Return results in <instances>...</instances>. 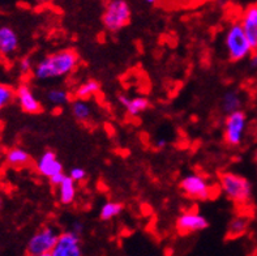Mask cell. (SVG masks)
Masks as SVG:
<instances>
[{
  "label": "cell",
  "instance_id": "6",
  "mask_svg": "<svg viewBox=\"0 0 257 256\" xmlns=\"http://www.w3.org/2000/svg\"><path fill=\"white\" fill-rule=\"evenodd\" d=\"M182 192L186 196L196 200H208L214 196L215 188L205 175L192 173L183 177L179 183Z\"/></svg>",
  "mask_w": 257,
  "mask_h": 256
},
{
  "label": "cell",
  "instance_id": "22",
  "mask_svg": "<svg viewBox=\"0 0 257 256\" xmlns=\"http://www.w3.org/2000/svg\"><path fill=\"white\" fill-rule=\"evenodd\" d=\"M150 107V102L148 98L145 97H135L131 98L130 104L125 107V111L130 117L136 118L140 117L141 114L145 113Z\"/></svg>",
  "mask_w": 257,
  "mask_h": 256
},
{
  "label": "cell",
  "instance_id": "21",
  "mask_svg": "<svg viewBox=\"0 0 257 256\" xmlns=\"http://www.w3.org/2000/svg\"><path fill=\"white\" fill-rule=\"evenodd\" d=\"M124 209V205L121 204L120 201H114L110 200L107 203H104L101 207V211H99V218L102 221H110L112 218L120 216L121 212Z\"/></svg>",
  "mask_w": 257,
  "mask_h": 256
},
{
  "label": "cell",
  "instance_id": "24",
  "mask_svg": "<svg viewBox=\"0 0 257 256\" xmlns=\"http://www.w3.org/2000/svg\"><path fill=\"white\" fill-rule=\"evenodd\" d=\"M19 69L23 75H28V73L33 72V69H34V63H33V60L29 56H25V58L20 60Z\"/></svg>",
  "mask_w": 257,
  "mask_h": 256
},
{
  "label": "cell",
  "instance_id": "20",
  "mask_svg": "<svg viewBox=\"0 0 257 256\" xmlns=\"http://www.w3.org/2000/svg\"><path fill=\"white\" fill-rule=\"evenodd\" d=\"M46 100L51 106L62 107L69 102V93L63 88H51L46 93Z\"/></svg>",
  "mask_w": 257,
  "mask_h": 256
},
{
  "label": "cell",
  "instance_id": "4",
  "mask_svg": "<svg viewBox=\"0 0 257 256\" xmlns=\"http://www.w3.org/2000/svg\"><path fill=\"white\" fill-rule=\"evenodd\" d=\"M132 11L125 0H108L102 15L104 29L110 33L120 32L131 23Z\"/></svg>",
  "mask_w": 257,
  "mask_h": 256
},
{
  "label": "cell",
  "instance_id": "16",
  "mask_svg": "<svg viewBox=\"0 0 257 256\" xmlns=\"http://www.w3.org/2000/svg\"><path fill=\"white\" fill-rule=\"evenodd\" d=\"M6 162L15 169H21L32 162V157L25 149L15 146L6 153Z\"/></svg>",
  "mask_w": 257,
  "mask_h": 256
},
{
  "label": "cell",
  "instance_id": "11",
  "mask_svg": "<svg viewBox=\"0 0 257 256\" xmlns=\"http://www.w3.org/2000/svg\"><path fill=\"white\" fill-rule=\"evenodd\" d=\"M16 101L20 109L26 114H38L42 111V105L34 94L30 85L20 84L16 89Z\"/></svg>",
  "mask_w": 257,
  "mask_h": 256
},
{
  "label": "cell",
  "instance_id": "23",
  "mask_svg": "<svg viewBox=\"0 0 257 256\" xmlns=\"http://www.w3.org/2000/svg\"><path fill=\"white\" fill-rule=\"evenodd\" d=\"M15 98H16V89H13L12 85L0 82V111L10 106Z\"/></svg>",
  "mask_w": 257,
  "mask_h": 256
},
{
  "label": "cell",
  "instance_id": "18",
  "mask_svg": "<svg viewBox=\"0 0 257 256\" xmlns=\"http://www.w3.org/2000/svg\"><path fill=\"white\" fill-rule=\"evenodd\" d=\"M71 113L77 122L80 123H88L93 115V107L89 104L88 100H78L73 101L71 105Z\"/></svg>",
  "mask_w": 257,
  "mask_h": 256
},
{
  "label": "cell",
  "instance_id": "17",
  "mask_svg": "<svg viewBox=\"0 0 257 256\" xmlns=\"http://www.w3.org/2000/svg\"><path fill=\"white\" fill-rule=\"evenodd\" d=\"M243 107V97L238 91L230 89L225 92L221 98V110L227 115L234 111L241 110Z\"/></svg>",
  "mask_w": 257,
  "mask_h": 256
},
{
  "label": "cell",
  "instance_id": "3",
  "mask_svg": "<svg viewBox=\"0 0 257 256\" xmlns=\"http://www.w3.org/2000/svg\"><path fill=\"white\" fill-rule=\"evenodd\" d=\"M225 49L231 62H241L249 58L253 49L248 41L240 20L230 24L225 33Z\"/></svg>",
  "mask_w": 257,
  "mask_h": 256
},
{
  "label": "cell",
  "instance_id": "10",
  "mask_svg": "<svg viewBox=\"0 0 257 256\" xmlns=\"http://www.w3.org/2000/svg\"><path fill=\"white\" fill-rule=\"evenodd\" d=\"M20 47L19 34L8 24H0V56L11 59L16 55Z\"/></svg>",
  "mask_w": 257,
  "mask_h": 256
},
{
  "label": "cell",
  "instance_id": "15",
  "mask_svg": "<svg viewBox=\"0 0 257 256\" xmlns=\"http://www.w3.org/2000/svg\"><path fill=\"white\" fill-rule=\"evenodd\" d=\"M55 188L58 191V199L60 204L71 205L75 201L77 188H76V182L69 175H65V178Z\"/></svg>",
  "mask_w": 257,
  "mask_h": 256
},
{
  "label": "cell",
  "instance_id": "19",
  "mask_svg": "<svg viewBox=\"0 0 257 256\" xmlns=\"http://www.w3.org/2000/svg\"><path fill=\"white\" fill-rule=\"evenodd\" d=\"M101 91V84L99 81L94 80V78H89L86 81L81 82L76 87L75 92V97L78 98V100H90L91 97H94L99 93Z\"/></svg>",
  "mask_w": 257,
  "mask_h": 256
},
{
  "label": "cell",
  "instance_id": "5",
  "mask_svg": "<svg viewBox=\"0 0 257 256\" xmlns=\"http://www.w3.org/2000/svg\"><path fill=\"white\" fill-rule=\"evenodd\" d=\"M59 231L55 226L47 225L39 229L26 243V253L30 256H51L58 242Z\"/></svg>",
  "mask_w": 257,
  "mask_h": 256
},
{
  "label": "cell",
  "instance_id": "13",
  "mask_svg": "<svg viewBox=\"0 0 257 256\" xmlns=\"http://www.w3.org/2000/svg\"><path fill=\"white\" fill-rule=\"evenodd\" d=\"M240 23L252 49L257 50V3L245 8L240 17Z\"/></svg>",
  "mask_w": 257,
  "mask_h": 256
},
{
  "label": "cell",
  "instance_id": "7",
  "mask_svg": "<svg viewBox=\"0 0 257 256\" xmlns=\"http://www.w3.org/2000/svg\"><path fill=\"white\" fill-rule=\"evenodd\" d=\"M247 131V114L243 110L234 111L226 115L223 140L228 146L236 148L241 145Z\"/></svg>",
  "mask_w": 257,
  "mask_h": 256
},
{
  "label": "cell",
  "instance_id": "30",
  "mask_svg": "<svg viewBox=\"0 0 257 256\" xmlns=\"http://www.w3.org/2000/svg\"><path fill=\"white\" fill-rule=\"evenodd\" d=\"M157 149H163V148H166L167 146V140L166 139H158L156 143Z\"/></svg>",
  "mask_w": 257,
  "mask_h": 256
},
{
  "label": "cell",
  "instance_id": "2",
  "mask_svg": "<svg viewBox=\"0 0 257 256\" xmlns=\"http://www.w3.org/2000/svg\"><path fill=\"white\" fill-rule=\"evenodd\" d=\"M218 185L222 194L232 204L245 207L251 203L253 190L251 182L243 175L232 172H223L218 177Z\"/></svg>",
  "mask_w": 257,
  "mask_h": 256
},
{
  "label": "cell",
  "instance_id": "33",
  "mask_svg": "<svg viewBox=\"0 0 257 256\" xmlns=\"http://www.w3.org/2000/svg\"><path fill=\"white\" fill-rule=\"evenodd\" d=\"M253 159H254V162L257 163V148H256V150H254V154H253Z\"/></svg>",
  "mask_w": 257,
  "mask_h": 256
},
{
  "label": "cell",
  "instance_id": "14",
  "mask_svg": "<svg viewBox=\"0 0 257 256\" xmlns=\"http://www.w3.org/2000/svg\"><path fill=\"white\" fill-rule=\"evenodd\" d=\"M251 217L245 213H238L231 218L227 226V238L228 239H236L243 237L249 229Z\"/></svg>",
  "mask_w": 257,
  "mask_h": 256
},
{
  "label": "cell",
  "instance_id": "9",
  "mask_svg": "<svg viewBox=\"0 0 257 256\" xmlns=\"http://www.w3.org/2000/svg\"><path fill=\"white\" fill-rule=\"evenodd\" d=\"M81 235L72 230L63 231L59 234L58 242L51 256H81Z\"/></svg>",
  "mask_w": 257,
  "mask_h": 256
},
{
  "label": "cell",
  "instance_id": "1",
  "mask_svg": "<svg viewBox=\"0 0 257 256\" xmlns=\"http://www.w3.org/2000/svg\"><path fill=\"white\" fill-rule=\"evenodd\" d=\"M78 63L80 58L75 50H59L38 60L34 64L33 76L39 81L64 77L76 71Z\"/></svg>",
  "mask_w": 257,
  "mask_h": 256
},
{
  "label": "cell",
  "instance_id": "29",
  "mask_svg": "<svg viewBox=\"0 0 257 256\" xmlns=\"http://www.w3.org/2000/svg\"><path fill=\"white\" fill-rule=\"evenodd\" d=\"M249 65L251 68L257 69V50H253V52L249 55Z\"/></svg>",
  "mask_w": 257,
  "mask_h": 256
},
{
  "label": "cell",
  "instance_id": "34",
  "mask_svg": "<svg viewBox=\"0 0 257 256\" xmlns=\"http://www.w3.org/2000/svg\"><path fill=\"white\" fill-rule=\"evenodd\" d=\"M2 205H3V199L0 196V209H2Z\"/></svg>",
  "mask_w": 257,
  "mask_h": 256
},
{
  "label": "cell",
  "instance_id": "28",
  "mask_svg": "<svg viewBox=\"0 0 257 256\" xmlns=\"http://www.w3.org/2000/svg\"><path fill=\"white\" fill-rule=\"evenodd\" d=\"M130 100L131 98L128 97L127 94H119V96H117V101H119V104H120L124 109H125L127 105L130 104Z\"/></svg>",
  "mask_w": 257,
  "mask_h": 256
},
{
  "label": "cell",
  "instance_id": "25",
  "mask_svg": "<svg viewBox=\"0 0 257 256\" xmlns=\"http://www.w3.org/2000/svg\"><path fill=\"white\" fill-rule=\"evenodd\" d=\"M68 175L77 183V182L84 181V179L88 177V173H86L85 169H82V167H73V169H71Z\"/></svg>",
  "mask_w": 257,
  "mask_h": 256
},
{
  "label": "cell",
  "instance_id": "32",
  "mask_svg": "<svg viewBox=\"0 0 257 256\" xmlns=\"http://www.w3.org/2000/svg\"><path fill=\"white\" fill-rule=\"evenodd\" d=\"M34 2H36V3H38V4H43V3H46L47 0H34Z\"/></svg>",
  "mask_w": 257,
  "mask_h": 256
},
{
  "label": "cell",
  "instance_id": "31",
  "mask_svg": "<svg viewBox=\"0 0 257 256\" xmlns=\"http://www.w3.org/2000/svg\"><path fill=\"white\" fill-rule=\"evenodd\" d=\"M145 2H147V3H149V4H154V3H157L158 0H145Z\"/></svg>",
  "mask_w": 257,
  "mask_h": 256
},
{
  "label": "cell",
  "instance_id": "8",
  "mask_svg": "<svg viewBox=\"0 0 257 256\" xmlns=\"http://www.w3.org/2000/svg\"><path fill=\"white\" fill-rule=\"evenodd\" d=\"M209 226V221L205 216L199 213L197 209H187L179 214L175 221L176 231L180 235H189V234L199 233L205 230Z\"/></svg>",
  "mask_w": 257,
  "mask_h": 256
},
{
  "label": "cell",
  "instance_id": "26",
  "mask_svg": "<svg viewBox=\"0 0 257 256\" xmlns=\"http://www.w3.org/2000/svg\"><path fill=\"white\" fill-rule=\"evenodd\" d=\"M71 230L73 231V233L78 234V235H82V233L85 231V225L82 221H75L73 224H72V227Z\"/></svg>",
  "mask_w": 257,
  "mask_h": 256
},
{
  "label": "cell",
  "instance_id": "12",
  "mask_svg": "<svg viewBox=\"0 0 257 256\" xmlns=\"http://www.w3.org/2000/svg\"><path fill=\"white\" fill-rule=\"evenodd\" d=\"M36 169L38 174L47 179L59 174V173H64L62 162L59 161L58 154L54 150H46L38 157L36 162Z\"/></svg>",
  "mask_w": 257,
  "mask_h": 256
},
{
  "label": "cell",
  "instance_id": "27",
  "mask_svg": "<svg viewBox=\"0 0 257 256\" xmlns=\"http://www.w3.org/2000/svg\"><path fill=\"white\" fill-rule=\"evenodd\" d=\"M64 178H65L64 173H59V174H56V175H54V177H51V178H50L49 181H50V183H51V185L54 186V187H56V186H58V185H60V182H62Z\"/></svg>",
  "mask_w": 257,
  "mask_h": 256
}]
</instances>
